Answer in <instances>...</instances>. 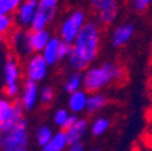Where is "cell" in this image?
Segmentation results:
<instances>
[{"mask_svg":"<svg viewBox=\"0 0 152 151\" xmlns=\"http://www.w3.org/2000/svg\"><path fill=\"white\" fill-rule=\"evenodd\" d=\"M38 8V0H23L14 14L16 27L30 29Z\"/></svg>","mask_w":152,"mask_h":151,"instance_id":"7c38bea8","label":"cell"},{"mask_svg":"<svg viewBox=\"0 0 152 151\" xmlns=\"http://www.w3.org/2000/svg\"><path fill=\"white\" fill-rule=\"evenodd\" d=\"M87 13L82 8H73L61 19L60 25H58V33L57 35L63 40V41L72 44L75 38L84 27L87 22Z\"/></svg>","mask_w":152,"mask_h":151,"instance_id":"5b68a950","label":"cell"},{"mask_svg":"<svg viewBox=\"0 0 152 151\" xmlns=\"http://www.w3.org/2000/svg\"><path fill=\"white\" fill-rule=\"evenodd\" d=\"M109 104V98L106 94L102 91H95L88 94V101H87V108H86V113L87 114H98L101 110H103Z\"/></svg>","mask_w":152,"mask_h":151,"instance_id":"2e32d148","label":"cell"},{"mask_svg":"<svg viewBox=\"0 0 152 151\" xmlns=\"http://www.w3.org/2000/svg\"><path fill=\"white\" fill-rule=\"evenodd\" d=\"M91 151H101V150H98V148H94V150H91Z\"/></svg>","mask_w":152,"mask_h":151,"instance_id":"1f68e13d","label":"cell"},{"mask_svg":"<svg viewBox=\"0 0 152 151\" xmlns=\"http://www.w3.org/2000/svg\"><path fill=\"white\" fill-rule=\"evenodd\" d=\"M66 151H86V146L83 142H79V143H71L66 148Z\"/></svg>","mask_w":152,"mask_h":151,"instance_id":"f1b7e54d","label":"cell"},{"mask_svg":"<svg viewBox=\"0 0 152 151\" xmlns=\"http://www.w3.org/2000/svg\"><path fill=\"white\" fill-rule=\"evenodd\" d=\"M16 27L14 14H1L0 15V44L8 42L10 34Z\"/></svg>","mask_w":152,"mask_h":151,"instance_id":"ffe728a7","label":"cell"},{"mask_svg":"<svg viewBox=\"0 0 152 151\" xmlns=\"http://www.w3.org/2000/svg\"><path fill=\"white\" fill-rule=\"evenodd\" d=\"M95 21L103 27L115 23L120 14V0H88Z\"/></svg>","mask_w":152,"mask_h":151,"instance_id":"8992f818","label":"cell"},{"mask_svg":"<svg viewBox=\"0 0 152 151\" xmlns=\"http://www.w3.org/2000/svg\"><path fill=\"white\" fill-rule=\"evenodd\" d=\"M30 133L25 116L0 124V151H28Z\"/></svg>","mask_w":152,"mask_h":151,"instance_id":"3957f363","label":"cell"},{"mask_svg":"<svg viewBox=\"0 0 152 151\" xmlns=\"http://www.w3.org/2000/svg\"><path fill=\"white\" fill-rule=\"evenodd\" d=\"M23 67L20 57L15 52H7L3 61V91L4 95L12 99H18L22 90Z\"/></svg>","mask_w":152,"mask_h":151,"instance_id":"277c9868","label":"cell"},{"mask_svg":"<svg viewBox=\"0 0 152 151\" xmlns=\"http://www.w3.org/2000/svg\"><path fill=\"white\" fill-rule=\"evenodd\" d=\"M111 127V120L106 116H95L90 123V133L94 138H101Z\"/></svg>","mask_w":152,"mask_h":151,"instance_id":"44dd1931","label":"cell"},{"mask_svg":"<svg viewBox=\"0 0 152 151\" xmlns=\"http://www.w3.org/2000/svg\"><path fill=\"white\" fill-rule=\"evenodd\" d=\"M54 135V131L49 124H41V125H38V128L35 129V143H37L39 147H44L45 144L52 140Z\"/></svg>","mask_w":152,"mask_h":151,"instance_id":"603a6c76","label":"cell"},{"mask_svg":"<svg viewBox=\"0 0 152 151\" xmlns=\"http://www.w3.org/2000/svg\"><path fill=\"white\" fill-rule=\"evenodd\" d=\"M136 33V26L133 22H122L115 25L110 33V45L114 49L126 46Z\"/></svg>","mask_w":152,"mask_h":151,"instance_id":"8fae6325","label":"cell"},{"mask_svg":"<svg viewBox=\"0 0 152 151\" xmlns=\"http://www.w3.org/2000/svg\"><path fill=\"white\" fill-rule=\"evenodd\" d=\"M60 0H38V8L34 21L31 23V30H44L54 22L58 13Z\"/></svg>","mask_w":152,"mask_h":151,"instance_id":"52a82bcc","label":"cell"},{"mask_svg":"<svg viewBox=\"0 0 152 151\" xmlns=\"http://www.w3.org/2000/svg\"><path fill=\"white\" fill-rule=\"evenodd\" d=\"M49 68L50 66L48 64L42 53H33L26 57V61L23 64V75L27 80L41 83L48 78Z\"/></svg>","mask_w":152,"mask_h":151,"instance_id":"ba28073f","label":"cell"},{"mask_svg":"<svg viewBox=\"0 0 152 151\" xmlns=\"http://www.w3.org/2000/svg\"><path fill=\"white\" fill-rule=\"evenodd\" d=\"M71 110L68 108H57L54 110L53 116H52V120H53V124L57 127L58 129H65L66 121L69 119Z\"/></svg>","mask_w":152,"mask_h":151,"instance_id":"cb8c5ba5","label":"cell"},{"mask_svg":"<svg viewBox=\"0 0 152 151\" xmlns=\"http://www.w3.org/2000/svg\"><path fill=\"white\" fill-rule=\"evenodd\" d=\"M54 98H56V90L49 85L42 86L39 91V104H42L44 106H49L50 104H53Z\"/></svg>","mask_w":152,"mask_h":151,"instance_id":"d4e9b609","label":"cell"},{"mask_svg":"<svg viewBox=\"0 0 152 151\" xmlns=\"http://www.w3.org/2000/svg\"><path fill=\"white\" fill-rule=\"evenodd\" d=\"M68 146H69V139L66 135V131L57 129L50 142L41 147V151H66Z\"/></svg>","mask_w":152,"mask_h":151,"instance_id":"ac0fdd59","label":"cell"},{"mask_svg":"<svg viewBox=\"0 0 152 151\" xmlns=\"http://www.w3.org/2000/svg\"><path fill=\"white\" fill-rule=\"evenodd\" d=\"M39 91H41V87L38 86L37 82L27 80V79L23 80L18 101L23 106L25 112H33L37 108V105L39 104Z\"/></svg>","mask_w":152,"mask_h":151,"instance_id":"30bf717a","label":"cell"},{"mask_svg":"<svg viewBox=\"0 0 152 151\" xmlns=\"http://www.w3.org/2000/svg\"><path fill=\"white\" fill-rule=\"evenodd\" d=\"M23 0H0V15L1 14H15Z\"/></svg>","mask_w":152,"mask_h":151,"instance_id":"484cf974","label":"cell"},{"mask_svg":"<svg viewBox=\"0 0 152 151\" xmlns=\"http://www.w3.org/2000/svg\"><path fill=\"white\" fill-rule=\"evenodd\" d=\"M61 41L63 40L58 35H52L50 41L48 42L45 49L41 52L42 56L45 57V60L50 67H54L56 64H58V48H60Z\"/></svg>","mask_w":152,"mask_h":151,"instance_id":"d6986e66","label":"cell"},{"mask_svg":"<svg viewBox=\"0 0 152 151\" xmlns=\"http://www.w3.org/2000/svg\"><path fill=\"white\" fill-rule=\"evenodd\" d=\"M63 88L66 94H71L73 91H77L83 88V72L80 71H72L65 78L63 83Z\"/></svg>","mask_w":152,"mask_h":151,"instance_id":"7402d4cb","label":"cell"},{"mask_svg":"<svg viewBox=\"0 0 152 151\" xmlns=\"http://www.w3.org/2000/svg\"><path fill=\"white\" fill-rule=\"evenodd\" d=\"M52 33L44 29V30H31L30 29V44H31V49L34 53H41L48 45V42L50 41Z\"/></svg>","mask_w":152,"mask_h":151,"instance_id":"e0dca14e","label":"cell"},{"mask_svg":"<svg viewBox=\"0 0 152 151\" xmlns=\"http://www.w3.org/2000/svg\"><path fill=\"white\" fill-rule=\"evenodd\" d=\"M130 6L136 13L142 14L152 6V0H130Z\"/></svg>","mask_w":152,"mask_h":151,"instance_id":"4316f807","label":"cell"},{"mask_svg":"<svg viewBox=\"0 0 152 151\" xmlns=\"http://www.w3.org/2000/svg\"><path fill=\"white\" fill-rule=\"evenodd\" d=\"M71 52H72V44H68L65 41H61L60 48H58V63L61 61H66L68 57L71 56Z\"/></svg>","mask_w":152,"mask_h":151,"instance_id":"83f0119b","label":"cell"},{"mask_svg":"<svg viewBox=\"0 0 152 151\" xmlns=\"http://www.w3.org/2000/svg\"><path fill=\"white\" fill-rule=\"evenodd\" d=\"M87 132H90V123L86 117H79L75 123L66 129V135L69 139L71 143H79L83 142L84 136L87 135Z\"/></svg>","mask_w":152,"mask_h":151,"instance_id":"9a60e30c","label":"cell"},{"mask_svg":"<svg viewBox=\"0 0 152 151\" xmlns=\"http://www.w3.org/2000/svg\"><path fill=\"white\" fill-rule=\"evenodd\" d=\"M25 116V109L18 99L8 97L0 98V124L18 120Z\"/></svg>","mask_w":152,"mask_h":151,"instance_id":"4fadbf2b","label":"cell"},{"mask_svg":"<svg viewBox=\"0 0 152 151\" xmlns=\"http://www.w3.org/2000/svg\"><path fill=\"white\" fill-rule=\"evenodd\" d=\"M126 79V69L118 61L106 60L83 71V88L88 93L102 91Z\"/></svg>","mask_w":152,"mask_h":151,"instance_id":"7a4b0ae2","label":"cell"},{"mask_svg":"<svg viewBox=\"0 0 152 151\" xmlns=\"http://www.w3.org/2000/svg\"><path fill=\"white\" fill-rule=\"evenodd\" d=\"M102 45V26L96 21L88 19L72 42V52L66 63L71 71L83 72L95 63Z\"/></svg>","mask_w":152,"mask_h":151,"instance_id":"6da1fadb","label":"cell"},{"mask_svg":"<svg viewBox=\"0 0 152 151\" xmlns=\"http://www.w3.org/2000/svg\"><path fill=\"white\" fill-rule=\"evenodd\" d=\"M77 119H79V114L71 113V114H69V119H68V121H66V125H65V131H66V129H68V128H69V127L72 125V124L75 123V121H76V120H77Z\"/></svg>","mask_w":152,"mask_h":151,"instance_id":"f546056e","label":"cell"},{"mask_svg":"<svg viewBox=\"0 0 152 151\" xmlns=\"http://www.w3.org/2000/svg\"><path fill=\"white\" fill-rule=\"evenodd\" d=\"M7 44L11 46V50L15 52L20 59L28 57L30 55L34 53L31 49V44H30V29L15 27L14 32L10 34Z\"/></svg>","mask_w":152,"mask_h":151,"instance_id":"9c48e42d","label":"cell"},{"mask_svg":"<svg viewBox=\"0 0 152 151\" xmlns=\"http://www.w3.org/2000/svg\"><path fill=\"white\" fill-rule=\"evenodd\" d=\"M90 93L84 88H80L77 91H73L68 94V99H66V108L71 110V113L80 114L86 112L87 108V101H88Z\"/></svg>","mask_w":152,"mask_h":151,"instance_id":"5bb4252c","label":"cell"},{"mask_svg":"<svg viewBox=\"0 0 152 151\" xmlns=\"http://www.w3.org/2000/svg\"><path fill=\"white\" fill-rule=\"evenodd\" d=\"M151 91H152V76H151Z\"/></svg>","mask_w":152,"mask_h":151,"instance_id":"4dcf8cb0","label":"cell"}]
</instances>
